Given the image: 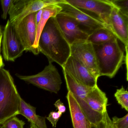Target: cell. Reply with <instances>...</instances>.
<instances>
[{
	"label": "cell",
	"instance_id": "6da1fadb",
	"mask_svg": "<svg viewBox=\"0 0 128 128\" xmlns=\"http://www.w3.org/2000/svg\"><path fill=\"white\" fill-rule=\"evenodd\" d=\"M38 48L49 62H55L62 67L70 56V45L60 29L55 18H50L45 25L39 40Z\"/></svg>",
	"mask_w": 128,
	"mask_h": 128
},
{
	"label": "cell",
	"instance_id": "7a4b0ae2",
	"mask_svg": "<svg viewBox=\"0 0 128 128\" xmlns=\"http://www.w3.org/2000/svg\"><path fill=\"white\" fill-rule=\"evenodd\" d=\"M99 77L114 78L122 65L126 56L118 40L101 44H92Z\"/></svg>",
	"mask_w": 128,
	"mask_h": 128
},
{
	"label": "cell",
	"instance_id": "3957f363",
	"mask_svg": "<svg viewBox=\"0 0 128 128\" xmlns=\"http://www.w3.org/2000/svg\"><path fill=\"white\" fill-rule=\"evenodd\" d=\"M20 96L8 70L0 69V125L19 114Z\"/></svg>",
	"mask_w": 128,
	"mask_h": 128
},
{
	"label": "cell",
	"instance_id": "277c9868",
	"mask_svg": "<svg viewBox=\"0 0 128 128\" xmlns=\"http://www.w3.org/2000/svg\"><path fill=\"white\" fill-rule=\"evenodd\" d=\"M63 70L68 92L74 96L92 126H96L102 119L103 114L100 115L94 112L85 101L88 94L94 87H90L78 82L66 72Z\"/></svg>",
	"mask_w": 128,
	"mask_h": 128
},
{
	"label": "cell",
	"instance_id": "5b68a950",
	"mask_svg": "<svg viewBox=\"0 0 128 128\" xmlns=\"http://www.w3.org/2000/svg\"><path fill=\"white\" fill-rule=\"evenodd\" d=\"M16 75L22 80L56 94L60 91L62 83L57 69L51 62L36 74L23 76L16 74Z\"/></svg>",
	"mask_w": 128,
	"mask_h": 128
},
{
	"label": "cell",
	"instance_id": "8992f818",
	"mask_svg": "<svg viewBox=\"0 0 128 128\" xmlns=\"http://www.w3.org/2000/svg\"><path fill=\"white\" fill-rule=\"evenodd\" d=\"M64 0H12L8 12L9 20L12 25L19 23L28 16Z\"/></svg>",
	"mask_w": 128,
	"mask_h": 128
},
{
	"label": "cell",
	"instance_id": "52a82bcc",
	"mask_svg": "<svg viewBox=\"0 0 128 128\" xmlns=\"http://www.w3.org/2000/svg\"><path fill=\"white\" fill-rule=\"evenodd\" d=\"M58 5L62 8L60 12L74 18L80 28L89 36L97 30L106 28L104 24L96 16L91 15L82 10L70 5L65 0L62 2L58 4Z\"/></svg>",
	"mask_w": 128,
	"mask_h": 128
},
{
	"label": "cell",
	"instance_id": "ba28073f",
	"mask_svg": "<svg viewBox=\"0 0 128 128\" xmlns=\"http://www.w3.org/2000/svg\"><path fill=\"white\" fill-rule=\"evenodd\" d=\"M65 0L66 2L76 8L93 13L104 24L107 28L111 30L110 17L114 6L109 0Z\"/></svg>",
	"mask_w": 128,
	"mask_h": 128
},
{
	"label": "cell",
	"instance_id": "9c48e42d",
	"mask_svg": "<svg viewBox=\"0 0 128 128\" xmlns=\"http://www.w3.org/2000/svg\"><path fill=\"white\" fill-rule=\"evenodd\" d=\"M2 51L4 60L14 62L20 57L25 51L14 28L8 20L2 32Z\"/></svg>",
	"mask_w": 128,
	"mask_h": 128
},
{
	"label": "cell",
	"instance_id": "30bf717a",
	"mask_svg": "<svg viewBox=\"0 0 128 128\" xmlns=\"http://www.w3.org/2000/svg\"><path fill=\"white\" fill-rule=\"evenodd\" d=\"M70 56L84 66L98 80L99 77L93 45L87 41H78L70 45Z\"/></svg>",
	"mask_w": 128,
	"mask_h": 128
},
{
	"label": "cell",
	"instance_id": "8fae6325",
	"mask_svg": "<svg viewBox=\"0 0 128 128\" xmlns=\"http://www.w3.org/2000/svg\"><path fill=\"white\" fill-rule=\"evenodd\" d=\"M36 15V12L30 14L13 26L25 51L37 55L38 53L33 48L37 32Z\"/></svg>",
	"mask_w": 128,
	"mask_h": 128
},
{
	"label": "cell",
	"instance_id": "7c38bea8",
	"mask_svg": "<svg viewBox=\"0 0 128 128\" xmlns=\"http://www.w3.org/2000/svg\"><path fill=\"white\" fill-rule=\"evenodd\" d=\"M58 24L70 46L78 41H87L89 35L72 17L60 12L55 17Z\"/></svg>",
	"mask_w": 128,
	"mask_h": 128
},
{
	"label": "cell",
	"instance_id": "4fadbf2b",
	"mask_svg": "<svg viewBox=\"0 0 128 128\" xmlns=\"http://www.w3.org/2000/svg\"><path fill=\"white\" fill-rule=\"evenodd\" d=\"M62 68L78 82L90 87L97 86V79L84 66L72 56H70Z\"/></svg>",
	"mask_w": 128,
	"mask_h": 128
},
{
	"label": "cell",
	"instance_id": "5bb4252c",
	"mask_svg": "<svg viewBox=\"0 0 128 128\" xmlns=\"http://www.w3.org/2000/svg\"><path fill=\"white\" fill-rule=\"evenodd\" d=\"M110 28L126 47L128 46V16L114 6L110 17Z\"/></svg>",
	"mask_w": 128,
	"mask_h": 128
},
{
	"label": "cell",
	"instance_id": "9a60e30c",
	"mask_svg": "<svg viewBox=\"0 0 128 128\" xmlns=\"http://www.w3.org/2000/svg\"><path fill=\"white\" fill-rule=\"evenodd\" d=\"M74 128H92V124L84 114L72 94L66 96Z\"/></svg>",
	"mask_w": 128,
	"mask_h": 128
},
{
	"label": "cell",
	"instance_id": "2e32d148",
	"mask_svg": "<svg viewBox=\"0 0 128 128\" xmlns=\"http://www.w3.org/2000/svg\"><path fill=\"white\" fill-rule=\"evenodd\" d=\"M85 101L90 108L98 114L102 115L103 112L107 110L108 98L105 93L98 86L88 94Z\"/></svg>",
	"mask_w": 128,
	"mask_h": 128
},
{
	"label": "cell",
	"instance_id": "e0dca14e",
	"mask_svg": "<svg viewBox=\"0 0 128 128\" xmlns=\"http://www.w3.org/2000/svg\"><path fill=\"white\" fill-rule=\"evenodd\" d=\"M36 109V107L27 103L21 97L19 114L25 117L29 122L35 124L38 128H48L46 122V117L37 115Z\"/></svg>",
	"mask_w": 128,
	"mask_h": 128
},
{
	"label": "cell",
	"instance_id": "ac0fdd59",
	"mask_svg": "<svg viewBox=\"0 0 128 128\" xmlns=\"http://www.w3.org/2000/svg\"><path fill=\"white\" fill-rule=\"evenodd\" d=\"M61 10L62 8L58 4L50 5L43 8L42 18L37 25L36 37L33 45L34 48L38 54L40 53L38 48L39 40L45 25L50 18H55Z\"/></svg>",
	"mask_w": 128,
	"mask_h": 128
},
{
	"label": "cell",
	"instance_id": "d6986e66",
	"mask_svg": "<svg viewBox=\"0 0 128 128\" xmlns=\"http://www.w3.org/2000/svg\"><path fill=\"white\" fill-rule=\"evenodd\" d=\"M118 40L114 33L106 28L97 30L89 35L87 41L92 44H101Z\"/></svg>",
	"mask_w": 128,
	"mask_h": 128
},
{
	"label": "cell",
	"instance_id": "ffe728a7",
	"mask_svg": "<svg viewBox=\"0 0 128 128\" xmlns=\"http://www.w3.org/2000/svg\"><path fill=\"white\" fill-rule=\"evenodd\" d=\"M118 102L122 108L126 111H128V91L123 86L121 88L116 90L114 94Z\"/></svg>",
	"mask_w": 128,
	"mask_h": 128
},
{
	"label": "cell",
	"instance_id": "44dd1931",
	"mask_svg": "<svg viewBox=\"0 0 128 128\" xmlns=\"http://www.w3.org/2000/svg\"><path fill=\"white\" fill-rule=\"evenodd\" d=\"M25 122L16 116L12 117L1 124V128H24Z\"/></svg>",
	"mask_w": 128,
	"mask_h": 128
},
{
	"label": "cell",
	"instance_id": "7402d4cb",
	"mask_svg": "<svg viewBox=\"0 0 128 128\" xmlns=\"http://www.w3.org/2000/svg\"><path fill=\"white\" fill-rule=\"evenodd\" d=\"M114 7L128 16V0H109Z\"/></svg>",
	"mask_w": 128,
	"mask_h": 128
},
{
	"label": "cell",
	"instance_id": "603a6c76",
	"mask_svg": "<svg viewBox=\"0 0 128 128\" xmlns=\"http://www.w3.org/2000/svg\"><path fill=\"white\" fill-rule=\"evenodd\" d=\"M92 128H114L111 119L109 117L107 110L103 113L102 119L96 126Z\"/></svg>",
	"mask_w": 128,
	"mask_h": 128
},
{
	"label": "cell",
	"instance_id": "cb8c5ba5",
	"mask_svg": "<svg viewBox=\"0 0 128 128\" xmlns=\"http://www.w3.org/2000/svg\"><path fill=\"white\" fill-rule=\"evenodd\" d=\"M112 121L114 128H128V114L121 118L114 116Z\"/></svg>",
	"mask_w": 128,
	"mask_h": 128
},
{
	"label": "cell",
	"instance_id": "d4e9b609",
	"mask_svg": "<svg viewBox=\"0 0 128 128\" xmlns=\"http://www.w3.org/2000/svg\"><path fill=\"white\" fill-rule=\"evenodd\" d=\"M62 114L58 111H52L50 112L49 115L46 118L51 123L52 126L55 128Z\"/></svg>",
	"mask_w": 128,
	"mask_h": 128
},
{
	"label": "cell",
	"instance_id": "484cf974",
	"mask_svg": "<svg viewBox=\"0 0 128 128\" xmlns=\"http://www.w3.org/2000/svg\"><path fill=\"white\" fill-rule=\"evenodd\" d=\"M12 0H0L1 6L2 10L3 13L2 18L4 20L7 18V15L10 8V6L12 4Z\"/></svg>",
	"mask_w": 128,
	"mask_h": 128
},
{
	"label": "cell",
	"instance_id": "4316f807",
	"mask_svg": "<svg viewBox=\"0 0 128 128\" xmlns=\"http://www.w3.org/2000/svg\"><path fill=\"white\" fill-rule=\"evenodd\" d=\"M54 106L58 110V111L61 114H64L66 110V106L64 105V103L60 101V99L58 100L55 102Z\"/></svg>",
	"mask_w": 128,
	"mask_h": 128
},
{
	"label": "cell",
	"instance_id": "83f0119b",
	"mask_svg": "<svg viewBox=\"0 0 128 128\" xmlns=\"http://www.w3.org/2000/svg\"><path fill=\"white\" fill-rule=\"evenodd\" d=\"M43 9H42L40 10H39L38 11L36 12V24L37 25L39 23L40 20H41V18H42Z\"/></svg>",
	"mask_w": 128,
	"mask_h": 128
},
{
	"label": "cell",
	"instance_id": "f1b7e54d",
	"mask_svg": "<svg viewBox=\"0 0 128 128\" xmlns=\"http://www.w3.org/2000/svg\"><path fill=\"white\" fill-rule=\"evenodd\" d=\"M4 62L3 60L1 54V52H0V69L2 68H4Z\"/></svg>",
	"mask_w": 128,
	"mask_h": 128
},
{
	"label": "cell",
	"instance_id": "f546056e",
	"mask_svg": "<svg viewBox=\"0 0 128 128\" xmlns=\"http://www.w3.org/2000/svg\"><path fill=\"white\" fill-rule=\"evenodd\" d=\"M2 34L0 35V52H1V48H2Z\"/></svg>",
	"mask_w": 128,
	"mask_h": 128
},
{
	"label": "cell",
	"instance_id": "4dcf8cb0",
	"mask_svg": "<svg viewBox=\"0 0 128 128\" xmlns=\"http://www.w3.org/2000/svg\"><path fill=\"white\" fill-rule=\"evenodd\" d=\"M30 128H38L36 125L32 123H30Z\"/></svg>",
	"mask_w": 128,
	"mask_h": 128
},
{
	"label": "cell",
	"instance_id": "1f68e13d",
	"mask_svg": "<svg viewBox=\"0 0 128 128\" xmlns=\"http://www.w3.org/2000/svg\"><path fill=\"white\" fill-rule=\"evenodd\" d=\"M2 34V29H1V27H0V35H1Z\"/></svg>",
	"mask_w": 128,
	"mask_h": 128
},
{
	"label": "cell",
	"instance_id": "d6a6232c",
	"mask_svg": "<svg viewBox=\"0 0 128 128\" xmlns=\"http://www.w3.org/2000/svg\"><path fill=\"white\" fill-rule=\"evenodd\" d=\"M0 128H1V125H0Z\"/></svg>",
	"mask_w": 128,
	"mask_h": 128
},
{
	"label": "cell",
	"instance_id": "836d02e7",
	"mask_svg": "<svg viewBox=\"0 0 128 128\" xmlns=\"http://www.w3.org/2000/svg\"></svg>",
	"mask_w": 128,
	"mask_h": 128
}]
</instances>
